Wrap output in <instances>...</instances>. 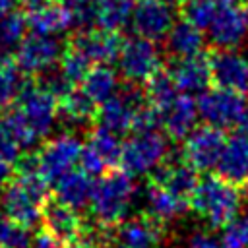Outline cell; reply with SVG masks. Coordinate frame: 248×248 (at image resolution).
Listing matches in <instances>:
<instances>
[{"instance_id": "7", "label": "cell", "mask_w": 248, "mask_h": 248, "mask_svg": "<svg viewBox=\"0 0 248 248\" xmlns=\"http://www.w3.org/2000/svg\"><path fill=\"white\" fill-rule=\"evenodd\" d=\"M83 145L79 138L72 134H62L50 141H46L39 151V172L46 184H56L64 174L74 170V165L79 161Z\"/></svg>"}, {"instance_id": "14", "label": "cell", "mask_w": 248, "mask_h": 248, "mask_svg": "<svg viewBox=\"0 0 248 248\" xmlns=\"http://www.w3.org/2000/svg\"><path fill=\"white\" fill-rule=\"evenodd\" d=\"M211 81L219 89L242 93L248 89V60L234 48H217L207 54Z\"/></svg>"}, {"instance_id": "10", "label": "cell", "mask_w": 248, "mask_h": 248, "mask_svg": "<svg viewBox=\"0 0 248 248\" xmlns=\"http://www.w3.org/2000/svg\"><path fill=\"white\" fill-rule=\"evenodd\" d=\"M198 114L211 126L229 128L240 124L246 114L244 99L236 91L229 89H209L198 99Z\"/></svg>"}, {"instance_id": "16", "label": "cell", "mask_w": 248, "mask_h": 248, "mask_svg": "<svg viewBox=\"0 0 248 248\" xmlns=\"http://www.w3.org/2000/svg\"><path fill=\"white\" fill-rule=\"evenodd\" d=\"M68 45L79 50L89 62L108 64L118 60L124 41L116 31L107 29H83L68 39Z\"/></svg>"}, {"instance_id": "35", "label": "cell", "mask_w": 248, "mask_h": 248, "mask_svg": "<svg viewBox=\"0 0 248 248\" xmlns=\"http://www.w3.org/2000/svg\"><path fill=\"white\" fill-rule=\"evenodd\" d=\"M21 147L23 145L12 118L8 114H0V157L14 163L19 159Z\"/></svg>"}, {"instance_id": "28", "label": "cell", "mask_w": 248, "mask_h": 248, "mask_svg": "<svg viewBox=\"0 0 248 248\" xmlns=\"http://www.w3.org/2000/svg\"><path fill=\"white\" fill-rule=\"evenodd\" d=\"M25 29H27V19L23 14L16 10L0 19V58H8V56L14 58L17 46L25 39Z\"/></svg>"}, {"instance_id": "3", "label": "cell", "mask_w": 248, "mask_h": 248, "mask_svg": "<svg viewBox=\"0 0 248 248\" xmlns=\"http://www.w3.org/2000/svg\"><path fill=\"white\" fill-rule=\"evenodd\" d=\"M46 182L41 172H16V178L2 188V209L12 221L33 227L43 213L48 200Z\"/></svg>"}, {"instance_id": "31", "label": "cell", "mask_w": 248, "mask_h": 248, "mask_svg": "<svg viewBox=\"0 0 248 248\" xmlns=\"http://www.w3.org/2000/svg\"><path fill=\"white\" fill-rule=\"evenodd\" d=\"M176 97H178V89L167 70H159L145 83V99H147L149 107L157 108L159 112L165 110Z\"/></svg>"}, {"instance_id": "47", "label": "cell", "mask_w": 248, "mask_h": 248, "mask_svg": "<svg viewBox=\"0 0 248 248\" xmlns=\"http://www.w3.org/2000/svg\"><path fill=\"white\" fill-rule=\"evenodd\" d=\"M118 248H126V246H118Z\"/></svg>"}, {"instance_id": "5", "label": "cell", "mask_w": 248, "mask_h": 248, "mask_svg": "<svg viewBox=\"0 0 248 248\" xmlns=\"http://www.w3.org/2000/svg\"><path fill=\"white\" fill-rule=\"evenodd\" d=\"M169 153V145L163 134L159 132H138L122 145L120 165L122 170L130 176L145 174L163 165Z\"/></svg>"}, {"instance_id": "46", "label": "cell", "mask_w": 248, "mask_h": 248, "mask_svg": "<svg viewBox=\"0 0 248 248\" xmlns=\"http://www.w3.org/2000/svg\"><path fill=\"white\" fill-rule=\"evenodd\" d=\"M244 188H246V194H248V178L244 180Z\"/></svg>"}, {"instance_id": "39", "label": "cell", "mask_w": 248, "mask_h": 248, "mask_svg": "<svg viewBox=\"0 0 248 248\" xmlns=\"http://www.w3.org/2000/svg\"><path fill=\"white\" fill-rule=\"evenodd\" d=\"M188 248H221V246H219L211 236H207V234H196V236L190 240Z\"/></svg>"}, {"instance_id": "45", "label": "cell", "mask_w": 248, "mask_h": 248, "mask_svg": "<svg viewBox=\"0 0 248 248\" xmlns=\"http://www.w3.org/2000/svg\"><path fill=\"white\" fill-rule=\"evenodd\" d=\"M161 2H167V4H174L176 0H161Z\"/></svg>"}, {"instance_id": "25", "label": "cell", "mask_w": 248, "mask_h": 248, "mask_svg": "<svg viewBox=\"0 0 248 248\" xmlns=\"http://www.w3.org/2000/svg\"><path fill=\"white\" fill-rule=\"evenodd\" d=\"M58 114H62L72 124H87L97 118L95 103L81 87H72L62 97H58Z\"/></svg>"}, {"instance_id": "41", "label": "cell", "mask_w": 248, "mask_h": 248, "mask_svg": "<svg viewBox=\"0 0 248 248\" xmlns=\"http://www.w3.org/2000/svg\"><path fill=\"white\" fill-rule=\"evenodd\" d=\"M16 2H17V0H0V19L14 12Z\"/></svg>"}, {"instance_id": "24", "label": "cell", "mask_w": 248, "mask_h": 248, "mask_svg": "<svg viewBox=\"0 0 248 248\" xmlns=\"http://www.w3.org/2000/svg\"><path fill=\"white\" fill-rule=\"evenodd\" d=\"M167 48L170 54H174V58L198 56L202 54V48H203L202 31L196 25L188 23L186 19L176 21L167 35Z\"/></svg>"}, {"instance_id": "34", "label": "cell", "mask_w": 248, "mask_h": 248, "mask_svg": "<svg viewBox=\"0 0 248 248\" xmlns=\"http://www.w3.org/2000/svg\"><path fill=\"white\" fill-rule=\"evenodd\" d=\"M31 240L27 227L0 213V248H31Z\"/></svg>"}, {"instance_id": "9", "label": "cell", "mask_w": 248, "mask_h": 248, "mask_svg": "<svg viewBox=\"0 0 248 248\" xmlns=\"http://www.w3.org/2000/svg\"><path fill=\"white\" fill-rule=\"evenodd\" d=\"M118 62L122 76L130 83H147L161 70L159 50L143 37H132L124 41Z\"/></svg>"}, {"instance_id": "12", "label": "cell", "mask_w": 248, "mask_h": 248, "mask_svg": "<svg viewBox=\"0 0 248 248\" xmlns=\"http://www.w3.org/2000/svg\"><path fill=\"white\" fill-rule=\"evenodd\" d=\"M62 46L50 35H29L17 46L14 54V62L23 74H43L60 60Z\"/></svg>"}, {"instance_id": "44", "label": "cell", "mask_w": 248, "mask_h": 248, "mask_svg": "<svg viewBox=\"0 0 248 248\" xmlns=\"http://www.w3.org/2000/svg\"><path fill=\"white\" fill-rule=\"evenodd\" d=\"M232 2H234V4H238L240 8H244V10L248 12V0H232Z\"/></svg>"}, {"instance_id": "17", "label": "cell", "mask_w": 248, "mask_h": 248, "mask_svg": "<svg viewBox=\"0 0 248 248\" xmlns=\"http://www.w3.org/2000/svg\"><path fill=\"white\" fill-rule=\"evenodd\" d=\"M167 72L170 74L176 89L190 97L194 93L207 91V85L211 83L209 60L205 54H198L190 58H174L170 60V68Z\"/></svg>"}, {"instance_id": "1", "label": "cell", "mask_w": 248, "mask_h": 248, "mask_svg": "<svg viewBox=\"0 0 248 248\" xmlns=\"http://www.w3.org/2000/svg\"><path fill=\"white\" fill-rule=\"evenodd\" d=\"M58 114V97L41 81L25 83L8 116L12 118L21 145L27 147L43 138L54 124Z\"/></svg>"}, {"instance_id": "11", "label": "cell", "mask_w": 248, "mask_h": 248, "mask_svg": "<svg viewBox=\"0 0 248 248\" xmlns=\"http://www.w3.org/2000/svg\"><path fill=\"white\" fill-rule=\"evenodd\" d=\"M207 31L219 48H236L248 35V12L232 0H217Z\"/></svg>"}, {"instance_id": "13", "label": "cell", "mask_w": 248, "mask_h": 248, "mask_svg": "<svg viewBox=\"0 0 248 248\" xmlns=\"http://www.w3.org/2000/svg\"><path fill=\"white\" fill-rule=\"evenodd\" d=\"M132 27L138 37L147 41H159L169 35L174 25L172 4L161 0H138L132 12Z\"/></svg>"}, {"instance_id": "42", "label": "cell", "mask_w": 248, "mask_h": 248, "mask_svg": "<svg viewBox=\"0 0 248 248\" xmlns=\"http://www.w3.org/2000/svg\"><path fill=\"white\" fill-rule=\"evenodd\" d=\"M238 128H240V134L248 138V112L242 116V120H240V124H238Z\"/></svg>"}, {"instance_id": "32", "label": "cell", "mask_w": 248, "mask_h": 248, "mask_svg": "<svg viewBox=\"0 0 248 248\" xmlns=\"http://www.w3.org/2000/svg\"><path fill=\"white\" fill-rule=\"evenodd\" d=\"M21 89V72L14 58H0V112L6 110L19 97Z\"/></svg>"}, {"instance_id": "37", "label": "cell", "mask_w": 248, "mask_h": 248, "mask_svg": "<svg viewBox=\"0 0 248 248\" xmlns=\"http://www.w3.org/2000/svg\"><path fill=\"white\" fill-rule=\"evenodd\" d=\"M221 248H248V217H234L223 227Z\"/></svg>"}, {"instance_id": "33", "label": "cell", "mask_w": 248, "mask_h": 248, "mask_svg": "<svg viewBox=\"0 0 248 248\" xmlns=\"http://www.w3.org/2000/svg\"><path fill=\"white\" fill-rule=\"evenodd\" d=\"M58 62H60L58 72H60V76H62L70 85H74V83H78V81H83V78H85L87 72L91 70V62H89L79 50H76L74 46H70L68 43L64 45Z\"/></svg>"}, {"instance_id": "8", "label": "cell", "mask_w": 248, "mask_h": 248, "mask_svg": "<svg viewBox=\"0 0 248 248\" xmlns=\"http://www.w3.org/2000/svg\"><path fill=\"white\" fill-rule=\"evenodd\" d=\"M227 145V136L223 128L205 124L196 128L182 145V161L194 170H209L217 167L223 149Z\"/></svg>"}, {"instance_id": "6", "label": "cell", "mask_w": 248, "mask_h": 248, "mask_svg": "<svg viewBox=\"0 0 248 248\" xmlns=\"http://www.w3.org/2000/svg\"><path fill=\"white\" fill-rule=\"evenodd\" d=\"M145 93L138 83H128L118 87V91L97 108V126H103L114 134H124L134 128L138 112L143 108Z\"/></svg>"}, {"instance_id": "21", "label": "cell", "mask_w": 248, "mask_h": 248, "mask_svg": "<svg viewBox=\"0 0 248 248\" xmlns=\"http://www.w3.org/2000/svg\"><path fill=\"white\" fill-rule=\"evenodd\" d=\"M161 114V126L172 140H186L194 132L198 118V103L190 95H178Z\"/></svg>"}, {"instance_id": "18", "label": "cell", "mask_w": 248, "mask_h": 248, "mask_svg": "<svg viewBox=\"0 0 248 248\" xmlns=\"http://www.w3.org/2000/svg\"><path fill=\"white\" fill-rule=\"evenodd\" d=\"M163 234V221L151 213H140L124 219L118 227V238L126 248H157Z\"/></svg>"}, {"instance_id": "22", "label": "cell", "mask_w": 248, "mask_h": 248, "mask_svg": "<svg viewBox=\"0 0 248 248\" xmlns=\"http://www.w3.org/2000/svg\"><path fill=\"white\" fill-rule=\"evenodd\" d=\"M217 176L231 184H240L248 178V138L242 134L227 140L223 155L217 163Z\"/></svg>"}, {"instance_id": "20", "label": "cell", "mask_w": 248, "mask_h": 248, "mask_svg": "<svg viewBox=\"0 0 248 248\" xmlns=\"http://www.w3.org/2000/svg\"><path fill=\"white\" fill-rule=\"evenodd\" d=\"M27 27L37 35H54L66 31L74 23V16L60 0H46L45 4L27 10Z\"/></svg>"}, {"instance_id": "29", "label": "cell", "mask_w": 248, "mask_h": 248, "mask_svg": "<svg viewBox=\"0 0 248 248\" xmlns=\"http://www.w3.org/2000/svg\"><path fill=\"white\" fill-rule=\"evenodd\" d=\"M122 145L124 143L120 141L118 134H114L103 126L93 128V132L89 134V141H87V147L93 149L107 167H114L120 163Z\"/></svg>"}, {"instance_id": "19", "label": "cell", "mask_w": 248, "mask_h": 248, "mask_svg": "<svg viewBox=\"0 0 248 248\" xmlns=\"http://www.w3.org/2000/svg\"><path fill=\"white\" fill-rule=\"evenodd\" d=\"M149 182H155L163 188H167L169 192H172L174 196L190 202L196 186H198V176L196 170L184 163V161H174V163H165L159 165L155 170L149 172Z\"/></svg>"}, {"instance_id": "30", "label": "cell", "mask_w": 248, "mask_h": 248, "mask_svg": "<svg viewBox=\"0 0 248 248\" xmlns=\"http://www.w3.org/2000/svg\"><path fill=\"white\" fill-rule=\"evenodd\" d=\"M134 12V0H97V23L101 29L118 31Z\"/></svg>"}, {"instance_id": "40", "label": "cell", "mask_w": 248, "mask_h": 248, "mask_svg": "<svg viewBox=\"0 0 248 248\" xmlns=\"http://www.w3.org/2000/svg\"><path fill=\"white\" fill-rule=\"evenodd\" d=\"M12 174H14V169H12V163L2 159L0 157V190L12 180Z\"/></svg>"}, {"instance_id": "2", "label": "cell", "mask_w": 248, "mask_h": 248, "mask_svg": "<svg viewBox=\"0 0 248 248\" xmlns=\"http://www.w3.org/2000/svg\"><path fill=\"white\" fill-rule=\"evenodd\" d=\"M132 198L134 182L128 172L110 170L107 174H101V178L93 186V194L89 200V209L95 225L103 229L120 225L128 213Z\"/></svg>"}, {"instance_id": "4", "label": "cell", "mask_w": 248, "mask_h": 248, "mask_svg": "<svg viewBox=\"0 0 248 248\" xmlns=\"http://www.w3.org/2000/svg\"><path fill=\"white\" fill-rule=\"evenodd\" d=\"M190 207L207 221L209 227L221 229L229 225L240 207V194L234 184L223 180L221 176H205L198 182L192 198Z\"/></svg>"}, {"instance_id": "36", "label": "cell", "mask_w": 248, "mask_h": 248, "mask_svg": "<svg viewBox=\"0 0 248 248\" xmlns=\"http://www.w3.org/2000/svg\"><path fill=\"white\" fill-rule=\"evenodd\" d=\"M215 6L217 0H186L180 10H182V17L188 23L196 25L198 29H207L213 19Z\"/></svg>"}, {"instance_id": "26", "label": "cell", "mask_w": 248, "mask_h": 248, "mask_svg": "<svg viewBox=\"0 0 248 248\" xmlns=\"http://www.w3.org/2000/svg\"><path fill=\"white\" fill-rule=\"evenodd\" d=\"M81 89L85 91V95L95 103V105H103L105 101H108L116 91H118V78L116 72L105 64L95 66L87 72V76L81 81Z\"/></svg>"}, {"instance_id": "38", "label": "cell", "mask_w": 248, "mask_h": 248, "mask_svg": "<svg viewBox=\"0 0 248 248\" xmlns=\"http://www.w3.org/2000/svg\"><path fill=\"white\" fill-rule=\"evenodd\" d=\"M31 248H64V246H62L50 232H46V231L43 229V231H39V232L33 236Z\"/></svg>"}, {"instance_id": "27", "label": "cell", "mask_w": 248, "mask_h": 248, "mask_svg": "<svg viewBox=\"0 0 248 248\" xmlns=\"http://www.w3.org/2000/svg\"><path fill=\"white\" fill-rule=\"evenodd\" d=\"M147 203H149V209H151L149 213L155 215L161 221L172 219V217L184 213L186 207L190 205V202L174 196L167 188H163L155 182H149V180H147Z\"/></svg>"}, {"instance_id": "15", "label": "cell", "mask_w": 248, "mask_h": 248, "mask_svg": "<svg viewBox=\"0 0 248 248\" xmlns=\"http://www.w3.org/2000/svg\"><path fill=\"white\" fill-rule=\"evenodd\" d=\"M41 219L45 223V231L50 232L64 248L76 244L81 234L85 232L83 221L78 215V211L62 202H58L56 198H48L43 205V213Z\"/></svg>"}, {"instance_id": "23", "label": "cell", "mask_w": 248, "mask_h": 248, "mask_svg": "<svg viewBox=\"0 0 248 248\" xmlns=\"http://www.w3.org/2000/svg\"><path fill=\"white\" fill-rule=\"evenodd\" d=\"M93 186L95 184L91 182V176L87 172H83L81 169L70 170L56 182V200L74 209H79L89 203Z\"/></svg>"}, {"instance_id": "43", "label": "cell", "mask_w": 248, "mask_h": 248, "mask_svg": "<svg viewBox=\"0 0 248 248\" xmlns=\"http://www.w3.org/2000/svg\"><path fill=\"white\" fill-rule=\"evenodd\" d=\"M21 2H23V4H25V6L29 8V10H31V8H37V6H41V4H45L46 0H21Z\"/></svg>"}]
</instances>
